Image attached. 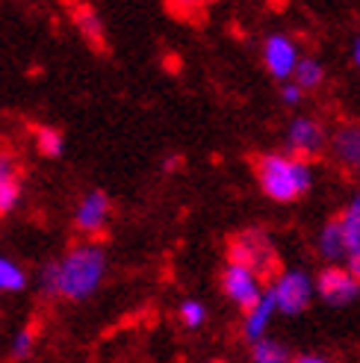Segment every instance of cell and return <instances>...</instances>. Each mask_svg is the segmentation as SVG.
I'll return each instance as SVG.
<instances>
[{"mask_svg": "<svg viewBox=\"0 0 360 363\" xmlns=\"http://www.w3.org/2000/svg\"><path fill=\"white\" fill-rule=\"evenodd\" d=\"M106 278V254L95 242H80L68 248L57 263L42 272V289L50 298L86 301L98 293Z\"/></svg>", "mask_w": 360, "mask_h": 363, "instance_id": "1", "label": "cell"}, {"mask_svg": "<svg viewBox=\"0 0 360 363\" xmlns=\"http://www.w3.org/2000/svg\"><path fill=\"white\" fill-rule=\"evenodd\" d=\"M254 174H257L260 192L275 204H293L308 195L313 186L310 160L296 157L290 151L260 154L254 160Z\"/></svg>", "mask_w": 360, "mask_h": 363, "instance_id": "2", "label": "cell"}, {"mask_svg": "<svg viewBox=\"0 0 360 363\" xmlns=\"http://www.w3.org/2000/svg\"><path fill=\"white\" fill-rule=\"evenodd\" d=\"M227 260L248 263L251 269H257L266 281H272L278 275V254H275L272 237H269L263 228L240 230L227 245Z\"/></svg>", "mask_w": 360, "mask_h": 363, "instance_id": "3", "label": "cell"}, {"mask_svg": "<svg viewBox=\"0 0 360 363\" xmlns=\"http://www.w3.org/2000/svg\"><path fill=\"white\" fill-rule=\"evenodd\" d=\"M269 286H272V293H275L278 313H286V316L304 313L316 296V281L301 269L278 272V275L269 281Z\"/></svg>", "mask_w": 360, "mask_h": 363, "instance_id": "4", "label": "cell"}, {"mask_svg": "<svg viewBox=\"0 0 360 363\" xmlns=\"http://www.w3.org/2000/svg\"><path fill=\"white\" fill-rule=\"evenodd\" d=\"M316 296L331 307H349L360 298V278L346 263H331L316 275Z\"/></svg>", "mask_w": 360, "mask_h": 363, "instance_id": "5", "label": "cell"}, {"mask_svg": "<svg viewBox=\"0 0 360 363\" xmlns=\"http://www.w3.org/2000/svg\"><path fill=\"white\" fill-rule=\"evenodd\" d=\"M222 289L225 296L237 304V307H251L266 289V278L260 275L257 269H251L248 263H237V260H227L225 272H222Z\"/></svg>", "mask_w": 360, "mask_h": 363, "instance_id": "6", "label": "cell"}, {"mask_svg": "<svg viewBox=\"0 0 360 363\" xmlns=\"http://www.w3.org/2000/svg\"><path fill=\"white\" fill-rule=\"evenodd\" d=\"M328 130L310 116H298L293 118L290 130H286V151L304 157V160H316L328 151Z\"/></svg>", "mask_w": 360, "mask_h": 363, "instance_id": "7", "label": "cell"}, {"mask_svg": "<svg viewBox=\"0 0 360 363\" xmlns=\"http://www.w3.org/2000/svg\"><path fill=\"white\" fill-rule=\"evenodd\" d=\"M298 60H301L298 45L290 39V35L275 33V35H269V39L263 42V65L275 80H281V83L290 80Z\"/></svg>", "mask_w": 360, "mask_h": 363, "instance_id": "8", "label": "cell"}, {"mask_svg": "<svg viewBox=\"0 0 360 363\" xmlns=\"http://www.w3.org/2000/svg\"><path fill=\"white\" fill-rule=\"evenodd\" d=\"M110 216H113V204H110V198H106V192L92 189L83 195V201L74 210V228L83 237H98V233H103L106 225H110Z\"/></svg>", "mask_w": 360, "mask_h": 363, "instance_id": "9", "label": "cell"}, {"mask_svg": "<svg viewBox=\"0 0 360 363\" xmlns=\"http://www.w3.org/2000/svg\"><path fill=\"white\" fill-rule=\"evenodd\" d=\"M331 157L351 174H360V121H343L328 136Z\"/></svg>", "mask_w": 360, "mask_h": 363, "instance_id": "10", "label": "cell"}, {"mask_svg": "<svg viewBox=\"0 0 360 363\" xmlns=\"http://www.w3.org/2000/svg\"><path fill=\"white\" fill-rule=\"evenodd\" d=\"M275 313H278L275 293H272V286H266L263 296L251 307H245V316H242V337H245V342H254V340L266 337Z\"/></svg>", "mask_w": 360, "mask_h": 363, "instance_id": "11", "label": "cell"}, {"mask_svg": "<svg viewBox=\"0 0 360 363\" xmlns=\"http://www.w3.org/2000/svg\"><path fill=\"white\" fill-rule=\"evenodd\" d=\"M24 195L21 169L9 154H0V216H9Z\"/></svg>", "mask_w": 360, "mask_h": 363, "instance_id": "12", "label": "cell"}, {"mask_svg": "<svg viewBox=\"0 0 360 363\" xmlns=\"http://www.w3.org/2000/svg\"><path fill=\"white\" fill-rule=\"evenodd\" d=\"M316 251L325 263H346L349 257V240H346V230H343V219H331L322 225L319 237H316Z\"/></svg>", "mask_w": 360, "mask_h": 363, "instance_id": "13", "label": "cell"}, {"mask_svg": "<svg viewBox=\"0 0 360 363\" xmlns=\"http://www.w3.org/2000/svg\"><path fill=\"white\" fill-rule=\"evenodd\" d=\"M251 360L254 363H286V360H293V354L283 342H278L266 334V337L251 342Z\"/></svg>", "mask_w": 360, "mask_h": 363, "instance_id": "14", "label": "cell"}, {"mask_svg": "<svg viewBox=\"0 0 360 363\" xmlns=\"http://www.w3.org/2000/svg\"><path fill=\"white\" fill-rule=\"evenodd\" d=\"M293 80L304 89V92H316V89L325 83V65L313 57H301L296 71H293Z\"/></svg>", "mask_w": 360, "mask_h": 363, "instance_id": "15", "label": "cell"}, {"mask_svg": "<svg viewBox=\"0 0 360 363\" xmlns=\"http://www.w3.org/2000/svg\"><path fill=\"white\" fill-rule=\"evenodd\" d=\"M74 24L80 27V33L86 35V42H92L95 48L103 45V21L98 18V12L92 6H77L74 9Z\"/></svg>", "mask_w": 360, "mask_h": 363, "instance_id": "16", "label": "cell"}, {"mask_svg": "<svg viewBox=\"0 0 360 363\" xmlns=\"http://www.w3.org/2000/svg\"><path fill=\"white\" fill-rule=\"evenodd\" d=\"M339 219H343V230H346V240H349V257L351 254H360V192L349 201V207L343 210Z\"/></svg>", "mask_w": 360, "mask_h": 363, "instance_id": "17", "label": "cell"}, {"mask_svg": "<svg viewBox=\"0 0 360 363\" xmlns=\"http://www.w3.org/2000/svg\"><path fill=\"white\" fill-rule=\"evenodd\" d=\"M27 286V272L9 257H0V293H21Z\"/></svg>", "mask_w": 360, "mask_h": 363, "instance_id": "18", "label": "cell"}, {"mask_svg": "<svg viewBox=\"0 0 360 363\" xmlns=\"http://www.w3.org/2000/svg\"><path fill=\"white\" fill-rule=\"evenodd\" d=\"M35 148L45 157H60L65 148V139L57 127H39V130H35Z\"/></svg>", "mask_w": 360, "mask_h": 363, "instance_id": "19", "label": "cell"}, {"mask_svg": "<svg viewBox=\"0 0 360 363\" xmlns=\"http://www.w3.org/2000/svg\"><path fill=\"white\" fill-rule=\"evenodd\" d=\"M177 316H180V325H184V328L198 331V328H201V325L207 322V307H204L201 301H195V298H186L184 304H180Z\"/></svg>", "mask_w": 360, "mask_h": 363, "instance_id": "20", "label": "cell"}, {"mask_svg": "<svg viewBox=\"0 0 360 363\" xmlns=\"http://www.w3.org/2000/svg\"><path fill=\"white\" fill-rule=\"evenodd\" d=\"M33 349H35V334H33V328H21L15 334V340H12V357L15 360H24V357H30L33 354Z\"/></svg>", "mask_w": 360, "mask_h": 363, "instance_id": "21", "label": "cell"}, {"mask_svg": "<svg viewBox=\"0 0 360 363\" xmlns=\"http://www.w3.org/2000/svg\"><path fill=\"white\" fill-rule=\"evenodd\" d=\"M169 9L177 12V15H198L201 9H207L213 0H166Z\"/></svg>", "mask_w": 360, "mask_h": 363, "instance_id": "22", "label": "cell"}, {"mask_svg": "<svg viewBox=\"0 0 360 363\" xmlns=\"http://www.w3.org/2000/svg\"><path fill=\"white\" fill-rule=\"evenodd\" d=\"M281 98H283V104H290V106H296L301 98H304V89L290 77V80H283V89H281Z\"/></svg>", "mask_w": 360, "mask_h": 363, "instance_id": "23", "label": "cell"}, {"mask_svg": "<svg viewBox=\"0 0 360 363\" xmlns=\"http://www.w3.org/2000/svg\"><path fill=\"white\" fill-rule=\"evenodd\" d=\"M293 360H298V363H325L328 357H322V354H298V357H293Z\"/></svg>", "mask_w": 360, "mask_h": 363, "instance_id": "24", "label": "cell"}, {"mask_svg": "<svg viewBox=\"0 0 360 363\" xmlns=\"http://www.w3.org/2000/svg\"><path fill=\"white\" fill-rule=\"evenodd\" d=\"M351 60H354V65L360 68V35H357V39L351 42Z\"/></svg>", "mask_w": 360, "mask_h": 363, "instance_id": "25", "label": "cell"}, {"mask_svg": "<svg viewBox=\"0 0 360 363\" xmlns=\"http://www.w3.org/2000/svg\"><path fill=\"white\" fill-rule=\"evenodd\" d=\"M163 166H166V172H174V169L180 166V160H177V157H169V160L163 162Z\"/></svg>", "mask_w": 360, "mask_h": 363, "instance_id": "26", "label": "cell"}, {"mask_svg": "<svg viewBox=\"0 0 360 363\" xmlns=\"http://www.w3.org/2000/svg\"><path fill=\"white\" fill-rule=\"evenodd\" d=\"M263 4H272V6H275V4H278V0H263Z\"/></svg>", "mask_w": 360, "mask_h": 363, "instance_id": "27", "label": "cell"}]
</instances>
